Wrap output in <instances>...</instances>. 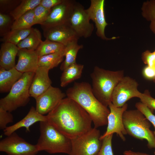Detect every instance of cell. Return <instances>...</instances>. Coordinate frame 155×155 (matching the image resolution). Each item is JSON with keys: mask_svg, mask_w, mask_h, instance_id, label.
<instances>
[{"mask_svg": "<svg viewBox=\"0 0 155 155\" xmlns=\"http://www.w3.org/2000/svg\"><path fill=\"white\" fill-rule=\"evenodd\" d=\"M135 106L136 109L140 111L154 126L155 130L153 132L155 136V115L149 108L141 102L136 103Z\"/></svg>", "mask_w": 155, "mask_h": 155, "instance_id": "cell-32", "label": "cell"}, {"mask_svg": "<svg viewBox=\"0 0 155 155\" xmlns=\"http://www.w3.org/2000/svg\"><path fill=\"white\" fill-rule=\"evenodd\" d=\"M64 57V51L39 57L38 67H43L49 70L57 67L62 61Z\"/></svg>", "mask_w": 155, "mask_h": 155, "instance_id": "cell-24", "label": "cell"}, {"mask_svg": "<svg viewBox=\"0 0 155 155\" xmlns=\"http://www.w3.org/2000/svg\"><path fill=\"white\" fill-rule=\"evenodd\" d=\"M137 81L129 76H124L115 88L111 96V102L116 107H121L134 97L139 98L141 93L138 90Z\"/></svg>", "mask_w": 155, "mask_h": 155, "instance_id": "cell-8", "label": "cell"}, {"mask_svg": "<svg viewBox=\"0 0 155 155\" xmlns=\"http://www.w3.org/2000/svg\"><path fill=\"white\" fill-rule=\"evenodd\" d=\"M149 27L151 31L155 34V22H150Z\"/></svg>", "mask_w": 155, "mask_h": 155, "instance_id": "cell-40", "label": "cell"}, {"mask_svg": "<svg viewBox=\"0 0 155 155\" xmlns=\"http://www.w3.org/2000/svg\"><path fill=\"white\" fill-rule=\"evenodd\" d=\"M90 20L84 7L76 1L68 24L79 38H87L91 36L94 26Z\"/></svg>", "mask_w": 155, "mask_h": 155, "instance_id": "cell-10", "label": "cell"}, {"mask_svg": "<svg viewBox=\"0 0 155 155\" xmlns=\"http://www.w3.org/2000/svg\"><path fill=\"white\" fill-rule=\"evenodd\" d=\"M46 116L50 125L71 140L92 128V121L88 114L75 101L67 97Z\"/></svg>", "mask_w": 155, "mask_h": 155, "instance_id": "cell-1", "label": "cell"}, {"mask_svg": "<svg viewBox=\"0 0 155 155\" xmlns=\"http://www.w3.org/2000/svg\"><path fill=\"white\" fill-rule=\"evenodd\" d=\"M39 130L40 135L36 144L39 152L70 155L71 148L70 139L61 133L47 121L40 122Z\"/></svg>", "mask_w": 155, "mask_h": 155, "instance_id": "cell-4", "label": "cell"}, {"mask_svg": "<svg viewBox=\"0 0 155 155\" xmlns=\"http://www.w3.org/2000/svg\"><path fill=\"white\" fill-rule=\"evenodd\" d=\"M66 96L59 88L51 86L35 99L36 109L42 115L47 114Z\"/></svg>", "mask_w": 155, "mask_h": 155, "instance_id": "cell-12", "label": "cell"}, {"mask_svg": "<svg viewBox=\"0 0 155 155\" xmlns=\"http://www.w3.org/2000/svg\"><path fill=\"white\" fill-rule=\"evenodd\" d=\"M123 155H150L148 154L139 152H134L131 150H125L123 153Z\"/></svg>", "mask_w": 155, "mask_h": 155, "instance_id": "cell-39", "label": "cell"}, {"mask_svg": "<svg viewBox=\"0 0 155 155\" xmlns=\"http://www.w3.org/2000/svg\"><path fill=\"white\" fill-rule=\"evenodd\" d=\"M76 1L63 0L61 3L51 9L47 19L41 26H50L68 23Z\"/></svg>", "mask_w": 155, "mask_h": 155, "instance_id": "cell-14", "label": "cell"}, {"mask_svg": "<svg viewBox=\"0 0 155 155\" xmlns=\"http://www.w3.org/2000/svg\"><path fill=\"white\" fill-rule=\"evenodd\" d=\"M19 49L11 43H3L0 50V68L8 70L15 67L16 57Z\"/></svg>", "mask_w": 155, "mask_h": 155, "instance_id": "cell-19", "label": "cell"}, {"mask_svg": "<svg viewBox=\"0 0 155 155\" xmlns=\"http://www.w3.org/2000/svg\"><path fill=\"white\" fill-rule=\"evenodd\" d=\"M104 0H91L89 7L86 11L90 20L95 23L97 36L104 40H110L116 38H108L105 34V29L108 25L106 21L104 11Z\"/></svg>", "mask_w": 155, "mask_h": 155, "instance_id": "cell-13", "label": "cell"}, {"mask_svg": "<svg viewBox=\"0 0 155 155\" xmlns=\"http://www.w3.org/2000/svg\"><path fill=\"white\" fill-rule=\"evenodd\" d=\"M41 27L46 39L61 43L65 46L71 41L79 38L68 23Z\"/></svg>", "mask_w": 155, "mask_h": 155, "instance_id": "cell-15", "label": "cell"}, {"mask_svg": "<svg viewBox=\"0 0 155 155\" xmlns=\"http://www.w3.org/2000/svg\"><path fill=\"white\" fill-rule=\"evenodd\" d=\"M11 19L10 16L3 13H0V34L4 35L5 30L7 31L11 24ZM6 34L7 33L6 31Z\"/></svg>", "mask_w": 155, "mask_h": 155, "instance_id": "cell-35", "label": "cell"}, {"mask_svg": "<svg viewBox=\"0 0 155 155\" xmlns=\"http://www.w3.org/2000/svg\"><path fill=\"white\" fill-rule=\"evenodd\" d=\"M141 14L146 20L155 22V0L144 1L141 7Z\"/></svg>", "mask_w": 155, "mask_h": 155, "instance_id": "cell-29", "label": "cell"}, {"mask_svg": "<svg viewBox=\"0 0 155 155\" xmlns=\"http://www.w3.org/2000/svg\"><path fill=\"white\" fill-rule=\"evenodd\" d=\"M153 81L155 83V78L153 80Z\"/></svg>", "mask_w": 155, "mask_h": 155, "instance_id": "cell-42", "label": "cell"}, {"mask_svg": "<svg viewBox=\"0 0 155 155\" xmlns=\"http://www.w3.org/2000/svg\"><path fill=\"white\" fill-rule=\"evenodd\" d=\"M154 155H155V152H154Z\"/></svg>", "mask_w": 155, "mask_h": 155, "instance_id": "cell-43", "label": "cell"}, {"mask_svg": "<svg viewBox=\"0 0 155 155\" xmlns=\"http://www.w3.org/2000/svg\"><path fill=\"white\" fill-rule=\"evenodd\" d=\"M154 52V53H155V51Z\"/></svg>", "mask_w": 155, "mask_h": 155, "instance_id": "cell-44", "label": "cell"}, {"mask_svg": "<svg viewBox=\"0 0 155 155\" xmlns=\"http://www.w3.org/2000/svg\"><path fill=\"white\" fill-rule=\"evenodd\" d=\"M108 107L110 113L107 118V127L106 131L101 136L100 139L101 140L109 135L116 133L124 141L126 140L125 135L127 133L123 124V116L124 112L127 110L128 104L126 103L122 107H118L111 102Z\"/></svg>", "mask_w": 155, "mask_h": 155, "instance_id": "cell-11", "label": "cell"}, {"mask_svg": "<svg viewBox=\"0 0 155 155\" xmlns=\"http://www.w3.org/2000/svg\"><path fill=\"white\" fill-rule=\"evenodd\" d=\"M34 25V9L30 10L23 15L13 23L11 30L26 29L32 28Z\"/></svg>", "mask_w": 155, "mask_h": 155, "instance_id": "cell-28", "label": "cell"}, {"mask_svg": "<svg viewBox=\"0 0 155 155\" xmlns=\"http://www.w3.org/2000/svg\"><path fill=\"white\" fill-rule=\"evenodd\" d=\"M13 117L11 112L0 107V129L4 130L7 125L13 122Z\"/></svg>", "mask_w": 155, "mask_h": 155, "instance_id": "cell-33", "label": "cell"}, {"mask_svg": "<svg viewBox=\"0 0 155 155\" xmlns=\"http://www.w3.org/2000/svg\"><path fill=\"white\" fill-rule=\"evenodd\" d=\"M84 67L83 65L76 62L69 66L63 71L60 78V85L65 87L81 77Z\"/></svg>", "mask_w": 155, "mask_h": 155, "instance_id": "cell-21", "label": "cell"}, {"mask_svg": "<svg viewBox=\"0 0 155 155\" xmlns=\"http://www.w3.org/2000/svg\"><path fill=\"white\" fill-rule=\"evenodd\" d=\"M101 136L100 131L94 127L71 140L69 155H98L102 145Z\"/></svg>", "mask_w": 155, "mask_h": 155, "instance_id": "cell-7", "label": "cell"}, {"mask_svg": "<svg viewBox=\"0 0 155 155\" xmlns=\"http://www.w3.org/2000/svg\"><path fill=\"white\" fill-rule=\"evenodd\" d=\"M78 39L74 40L68 43L65 46L64 51L65 59L61 64L60 69L63 71L69 66L76 63L77 53L83 46L78 43Z\"/></svg>", "mask_w": 155, "mask_h": 155, "instance_id": "cell-22", "label": "cell"}, {"mask_svg": "<svg viewBox=\"0 0 155 155\" xmlns=\"http://www.w3.org/2000/svg\"><path fill=\"white\" fill-rule=\"evenodd\" d=\"M63 0H41L40 5L44 7L51 9L62 2Z\"/></svg>", "mask_w": 155, "mask_h": 155, "instance_id": "cell-38", "label": "cell"}, {"mask_svg": "<svg viewBox=\"0 0 155 155\" xmlns=\"http://www.w3.org/2000/svg\"><path fill=\"white\" fill-rule=\"evenodd\" d=\"M113 134H111L103 138L102 145L98 155H113L112 146Z\"/></svg>", "mask_w": 155, "mask_h": 155, "instance_id": "cell-31", "label": "cell"}, {"mask_svg": "<svg viewBox=\"0 0 155 155\" xmlns=\"http://www.w3.org/2000/svg\"><path fill=\"white\" fill-rule=\"evenodd\" d=\"M18 59L15 68L22 73L35 72L38 67L39 56L36 51L19 49Z\"/></svg>", "mask_w": 155, "mask_h": 155, "instance_id": "cell-17", "label": "cell"}, {"mask_svg": "<svg viewBox=\"0 0 155 155\" xmlns=\"http://www.w3.org/2000/svg\"><path fill=\"white\" fill-rule=\"evenodd\" d=\"M41 0H23L10 13L15 20L28 11L34 9L40 4Z\"/></svg>", "mask_w": 155, "mask_h": 155, "instance_id": "cell-26", "label": "cell"}, {"mask_svg": "<svg viewBox=\"0 0 155 155\" xmlns=\"http://www.w3.org/2000/svg\"><path fill=\"white\" fill-rule=\"evenodd\" d=\"M139 98L140 102L146 106L153 112L155 111V99L151 96L149 91L145 90L142 93Z\"/></svg>", "mask_w": 155, "mask_h": 155, "instance_id": "cell-34", "label": "cell"}, {"mask_svg": "<svg viewBox=\"0 0 155 155\" xmlns=\"http://www.w3.org/2000/svg\"><path fill=\"white\" fill-rule=\"evenodd\" d=\"M65 46L57 42L46 39L42 41L36 50L39 57L56 53L64 52Z\"/></svg>", "mask_w": 155, "mask_h": 155, "instance_id": "cell-25", "label": "cell"}, {"mask_svg": "<svg viewBox=\"0 0 155 155\" xmlns=\"http://www.w3.org/2000/svg\"><path fill=\"white\" fill-rule=\"evenodd\" d=\"M41 34L37 28H32L30 34L17 45L19 49L36 51L42 41Z\"/></svg>", "mask_w": 155, "mask_h": 155, "instance_id": "cell-23", "label": "cell"}, {"mask_svg": "<svg viewBox=\"0 0 155 155\" xmlns=\"http://www.w3.org/2000/svg\"><path fill=\"white\" fill-rule=\"evenodd\" d=\"M142 74L144 78L147 80H153L155 78V70L147 65L143 69Z\"/></svg>", "mask_w": 155, "mask_h": 155, "instance_id": "cell-37", "label": "cell"}, {"mask_svg": "<svg viewBox=\"0 0 155 155\" xmlns=\"http://www.w3.org/2000/svg\"><path fill=\"white\" fill-rule=\"evenodd\" d=\"M49 70L44 67H38L35 72L30 86V96L35 99L51 86L52 82L49 75Z\"/></svg>", "mask_w": 155, "mask_h": 155, "instance_id": "cell-16", "label": "cell"}, {"mask_svg": "<svg viewBox=\"0 0 155 155\" xmlns=\"http://www.w3.org/2000/svg\"><path fill=\"white\" fill-rule=\"evenodd\" d=\"M45 121H47L46 116L40 114L35 108L32 106L23 119L11 126H7L3 130L4 134L6 136H9L22 127L25 128L26 131L29 132L30 127L35 123Z\"/></svg>", "mask_w": 155, "mask_h": 155, "instance_id": "cell-18", "label": "cell"}, {"mask_svg": "<svg viewBox=\"0 0 155 155\" xmlns=\"http://www.w3.org/2000/svg\"><path fill=\"white\" fill-rule=\"evenodd\" d=\"M0 151L7 155H36L39 152L36 144L28 142L15 132L0 141Z\"/></svg>", "mask_w": 155, "mask_h": 155, "instance_id": "cell-9", "label": "cell"}, {"mask_svg": "<svg viewBox=\"0 0 155 155\" xmlns=\"http://www.w3.org/2000/svg\"><path fill=\"white\" fill-rule=\"evenodd\" d=\"M124 71L106 70L95 66L91 74L92 89L97 99L103 105L108 106L111 102L113 90L124 76Z\"/></svg>", "mask_w": 155, "mask_h": 155, "instance_id": "cell-3", "label": "cell"}, {"mask_svg": "<svg viewBox=\"0 0 155 155\" xmlns=\"http://www.w3.org/2000/svg\"><path fill=\"white\" fill-rule=\"evenodd\" d=\"M51 9H46L40 5L36 6L34 9V25H41L47 19Z\"/></svg>", "mask_w": 155, "mask_h": 155, "instance_id": "cell-30", "label": "cell"}, {"mask_svg": "<svg viewBox=\"0 0 155 155\" xmlns=\"http://www.w3.org/2000/svg\"><path fill=\"white\" fill-rule=\"evenodd\" d=\"M65 94L67 97L75 101L88 114L95 128L107 124L109 109L96 97L89 83L75 82L67 89Z\"/></svg>", "mask_w": 155, "mask_h": 155, "instance_id": "cell-2", "label": "cell"}, {"mask_svg": "<svg viewBox=\"0 0 155 155\" xmlns=\"http://www.w3.org/2000/svg\"><path fill=\"white\" fill-rule=\"evenodd\" d=\"M23 73L15 67L7 70L0 68V92H9L13 85L21 77Z\"/></svg>", "mask_w": 155, "mask_h": 155, "instance_id": "cell-20", "label": "cell"}, {"mask_svg": "<svg viewBox=\"0 0 155 155\" xmlns=\"http://www.w3.org/2000/svg\"><path fill=\"white\" fill-rule=\"evenodd\" d=\"M32 28L11 30L3 36L1 40L3 42H8L17 46L30 34Z\"/></svg>", "mask_w": 155, "mask_h": 155, "instance_id": "cell-27", "label": "cell"}, {"mask_svg": "<svg viewBox=\"0 0 155 155\" xmlns=\"http://www.w3.org/2000/svg\"><path fill=\"white\" fill-rule=\"evenodd\" d=\"M142 59L145 64L152 67L155 59V53L154 52L146 50L142 53Z\"/></svg>", "mask_w": 155, "mask_h": 155, "instance_id": "cell-36", "label": "cell"}, {"mask_svg": "<svg viewBox=\"0 0 155 155\" xmlns=\"http://www.w3.org/2000/svg\"><path fill=\"white\" fill-rule=\"evenodd\" d=\"M123 121L127 134L140 140H146L149 148H155V136L150 129L151 123L140 111L126 110L123 113Z\"/></svg>", "mask_w": 155, "mask_h": 155, "instance_id": "cell-5", "label": "cell"}, {"mask_svg": "<svg viewBox=\"0 0 155 155\" xmlns=\"http://www.w3.org/2000/svg\"><path fill=\"white\" fill-rule=\"evenodd\" d=\"M152 68L155 70V59L154 61Z\"/></svg>", "mask_w": 155, "mask_h": 155, "instance_id": "cell-41", "label": "cell"}, {"mask_svg": "<svg viewBox=\"0 0 155 155\" xmlns=\"http://www.w3.org/2000/svg\"><path fill=\"white\" fill-rule=\"evenodd\" d=\"M35 72H26L12 86L8 94L0 100V107L11 112L26 106L30 100V88Z\"/></svg>", "mask_w": 155, "mask_h": 155, "instance_id": "cell-6", "label": "cell"}]
</instances>
